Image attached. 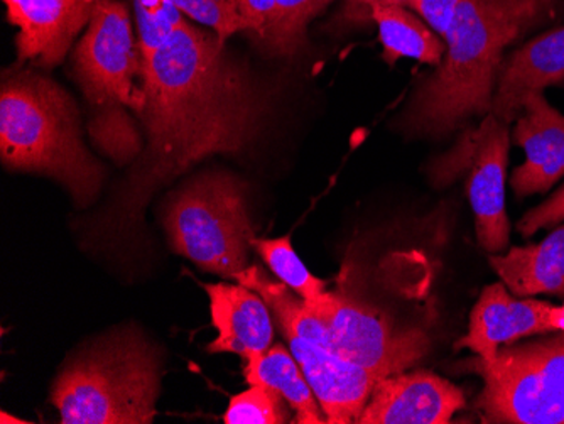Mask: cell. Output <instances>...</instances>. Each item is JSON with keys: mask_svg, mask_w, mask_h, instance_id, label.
<instances>
[{"mask_svg": "<svg viewBox=\"0 0 564 424\" xmlns=\"http://www.w3.org/2000/svg\"><path fill=\"white\" fill-rule=\"evenodd\" d=\"M484 379L485 424H564V331L503 345L492 359L465 362Z\"/></svg>", "mask_w": 564, "mask_h": 424, "instance_id": "obj_7", "label": "cell"}, {"mask_svg": "<svg viewBox=\"0 0 564 424\" xmlns=\"http://www.w3.org/2000/svg\"><path fill=\"white\" fill-rule=\"evenodd\" d=\"M333 0H274V15L258 41L272 56H294L306 44L310 22Z\"/></svg>", "mask_w": 564, "mask_h": 424, "instance_id": "obj_21", "label": "cell"}, {"mask_svg": "<svg viewBox=\"0 0 564 424\" xmlns=\"http://www.w3.org/2000/svg\"><path fill=\"white\" fill-rule=\"evenodd\" d=\"M291 354L312 385L329 424L357 423L366 410L379 376L326 348L290 338Z\"/></svg>", "mask_w": 564, "mask_h": 424, "instance_id": "obj_13", "label": "cell"}, {"mask_svg": "<svg viewBox=\"0 0 564 424\" xmlns=\"http://www.w3.org/2000/svg\"><path fill=\"white\" fill-rule=\"evenodd\" d=\"M490 265L516 296H564V226L543 242L490 254Z\"/></svg>", "mask_w": 564, "mask_h": 424, "instance_id": "obj_17", "label": "cell"}, {"mask_svg": "<svg viewBox=\"0 0 564 424\" xmlns=\"http://www.w3.org/2000/svg\"><path fill=\"white\" fill-rule=\"evenodd\" d=\"M236 281L261 294L286 340L301 338L329 350L325 323L313 315L303 297L297 296L286 284L271 280L259 265H247Z\"/></svg>", "mask_w": 564, "mask_h": 424, "instance_id": "obj_20", "label": "cell"}, {"mask_svg": "<svg viewBox=\"0 0 564 424\" xmlns=\"http://www.w3.org/2000/svg\"><path fill=\"white\" fill-rule=\"evenodd\" d=\"M509 123L487 113L480 126L468 129L446 156L433 164V180L448 185L465 180L481 249L503 254L509 249L510 221L506 210Z\"/></svg>", "mask_w": 564, "mask_h": 424, "instance_id": "obj_8", "label": "cell"}, {"mask_svg": "<svg viewBox=\"0 0 564 424\" xmlns=\"http://www.w3.org/2000/svg\"><path fill=\"white\" fill-rule=\"evenodd\" d=\"M237 8L246 21L247 34L261 40L274 15V0H237Z\"/></svg>", "mask_w": 564, "mask_h": 424, "instance_id": "obj_28", "label": "cell"}, {"mask_svg": "<svg viewBox=\"0 0 564 424\" xmlns=\"http://www.w3.org/2000/svg\"><path fill=\"white\" fill-rule=\"evenodd\" d=\"M186 18L214 31L224 43L237 33H247V24L237 0H171Z\"/></svg>", "mask_w": 564, "mask_h": 424, "instance_id": "obj_25", "label": "cell"}, {"mask_svg": "<svg viewBox=\"0 0 564 424\" xmlns=\"http://www.w3.org/2000/svg\"><path fill=\"white\" fill-rule=\"evenodd\" d=\"M564 221V185H561L546 202L522 215L518 224L519 233L525 239L543 229H551Z\"/></svg>", "mask_w": 564, "mask_h": 424, "instance_id": "obj_26", "label": "cell"}, {"mask_svg": "<svg viewBox=\"0 0 564 424\" xmlns=\"http://www.w3.org/2000/svg\"><path fill=\"white\" fill-rule=\"evenodd\" d=\"M243 378L250 385L275 389L293 410L294 423H328L303 369L284 345H274L268 352L247 359Z\"/></svg>", "mask_w": 564, "mask_h": 424, "instance_id": "obj_19", "label": "cell"}, {"mask_svg": "<svg viewBox=\"0 0 564 424\" xmlns=\"http://www.w3.org/2000/svg\"><path fill=\"white\" fill-rule=\"evenodd\" d=\"M142 151L109 204L85 229V246H139L152 196L215 154H242L261 138L272 95L214 31L186 19L161 50L142 58Z\"/></svg>", "mask_w": 564, "mask_h": 424, "instance_id": "obj_1", "label": "cell"}, {"mask_svg": "<svg viewBox=\"0 0 564 424\" xmlns=\"http://www.w3.org/2000/svg\"><path fill=\"white\" fill-rule=\"evenodd\" d=\"M163 226L173 251L203 271L236 280L247 268L253 227L246 186L228 173H205L166 199Z\"/></svg>", "mask_w": 564, "mask_h": 424, "instance_id": "obj_6", "label": "cell"}, {"mask_svg": "<svg viewBox=\"0 0 564 424\" xmlns=\"http://www.w3.org/2000/svg\"><path fill=\"white\" fill-rule=\"evenodd\" d=\"M367 19L379 30L383 59L394 65L395 59L411 58L424 65L438 66L445 56V41L434 33L426 21L404 6L373 4Z\"/></svg>", "mask_w": 564, "mask_h": 424, "instance_id": "obj_18", "label": "cell"}, {"mask_svg": "<svg viewBox=\"0 0 564 424\" xmlns=\"http://www.w3.org/2000/svg\"><path fill=\"white\" fill-rule=\"evenodd\" d=\"M73 77L90 109L91 141L119 164H131L142 138L131 110L144 107L142 55L131 12L120 0H98L90 24L73 52Z\"/></svg>", "mask_w": 564, "mask_h": 424, "instance_id": "obj_4", "label": "cell"}, {"mask_svg": "<svg viewBox=\"0 0 564 424\" xmlns=\"http://www.w3.org/2000/svg\"><path fill=\"white\" fill-rule=\"evenodd\" d=\"M0 423L25 424V423H30V421L19 420V417L9 416V414L6 413V411H2V414H0Z\"/></svg>", "mask_w": 564, "mask_h": 424, "instance_id": "obj_30", "label": "cell"}, {"mask_svg": "<svg viewBox=\"0 0 564 424\" xmlns=\"http://www.w3.org/2000/svg\"><path fill=\"white\" fill-rule=\"evenodd\" d=\"M134 14L142 58L161 50L188 19L171 0H134Z\"/></svg>", "mask_w": 564, "mask_h": 424, "instance_id": "obj_24", "label": "cell"}, {"mask_svg": "<svg viewBox=\"0 0 564 424\" xmlns=\"http://www.w3.org/2000/svg\"><path fill=\"white\" fill-rule=\"evenodd\" d=\"M325 323L329 352L366 367L380 379L405 372L430 352L431 340L416 327H398L388 316L338 293L306 302Z\"/></svg>", "mask_w": 564, "mask_h": 424, "instance_id": "obj_9", "label": "cell"}, {"mask_svg": "<svg viewBox=\"0 0 564 424\" xmlns=\"http://www.w3.org/2000/svg\"><path fill=\"white\" fill-rule=\"evenodd\" d=\"M557 0H462L443 34L445 56L402 113V131L440 139L492 112L503 52L554 21Z\"/></svg>", "mask_w": 564, "mask_h": 424, "instance_id": "obj_2", "label": "cell"}, {"mask_svg": "<svg viewBox=\"0 0 564 424\" xmlns=\"http://www.w3.org/2000/svg\"><path fill=\"white\" fill-rule=\"evenodd\" d=\"M161 391V356L139 331L123 330L73 357L51 389L63 424H151Z\"/></svg>", "mask_w": 564, "mask_h": 424, "instance_id": "obj_5", "label": "cell"}, {"mask_svg": "<svg viewBox=\"0 0 564 424\" xmlns=\"http://www.w3.org/2000/svg\"><path fill=\"white\" fill-rule=\"evenodd\" d=\"M252 247L264 259L268 268L274 272L281 283L286 284L304 302H315L325 293V283L313 276L310 269L303 264L300 256L294 251L291 237H279V239H256Z\"/></svg>", "mask_w": 564, "mask_h": 424, "instance_id": "obj_22", "label": "cell"}, {"mask_svg": "<svg viewBox=\"0 0 564 424\" xmlns=\"http://www.w3.org/2000/svg\"><path fill=\"white\" fill-rule=\"evenodd\" d=\"M291 406L275 389L250 385L234 395L225 413V424H284L291 421Z\"/></svg>", "mask_w": 564, "mask_h": 424, "instance_id": "obj_23", "label": "cell"}, {"mask_svg": "<svg viewBox=\"0 0 564 424\" xmlns=\"http://www.w3.org/2000/svg\"><path fill=\"white\" fill-rule=\"evenodd\" d=\"M563 80L564 26L534 37L502 62L490 113L510 126L531 95Z\"/></svg>", "mask_w": 564, "mask_h": 424, "instance_id": "obj_15", "label": "cell"}, {"mask_svg": "<svg viewBox=\"0 0 564 424\" xmlns=\"http://www.w3.org/2000/svg\"><path fill=\"white\" fill-rule=\"evenodd\" d=\"M347 2L350 8H354L355 14H362V19H367V12H369L370 6L392 4L411 8V4H413L414 0H347Z\"/></svg>", "mask_w": 564, "mask_h": 424, "instance_id": "obj_29", "label": "cell"}, {"mask_svg": "<svg viewBox=\"0 0 564 424\" xmlns=\"http://www.w3.org/2000/svg\"><path fill=\"white\" fill-rule=\"evenodd\" d=\"M0 160L8 170L55 180L82 208L94 204L106 176L85 145L75 100L31 69H9L2 78Z\"/></svg>", "mask_w": 564, "mask_h": 424, "instance_id": "obj_3", "label": "cell"}, {"mask_svg": "<svg viewBox=\"0 0 564 424\" xmlns=\"http://www.w3.org/2000/svg\"><path fill=\"white\" fill-rule=\"evenodd\" d=\"M556 331H564V303L553 305L531 296H516L500 281L481 291L470 313L467 335L456 341L455 348H468L480 359L489 360L503 345Z\"/></svg>", "mask_w": 564, "mask_h": 424, "instance_id": "obj_10", "label": "cell"}, {"mask_svg": "<svg viewBox=\"0 0 564 424\" xmlns=\"http://www.w3.org/2000/svg\"><path fill=\"white\" fill-rule=\"evenodd\" d=\"M8 21L18 28L15 47L21 62L53 68L65 58L90 24L98 0H2Z\"/></svg>", "mask_w": 564, "mask_h": 424, "instance_id": "obj_12", "label": "cell"}, {"mask_svg": "<svg viewBox=\"0 0 564 424\" xmlns=\"http://www.w3.org/2000/svg\"><path fill=\"white\" fill-rule=\"evenodd\" d=\"M459 2L462 0H414L409 9H413L417 15L426 21L427 26L434 33H438L443 37Z\"/></svg>", "mask_w": 564, "mask_h": 424, "instance_id": "obj_27", "label": "cell"}, {"mask_svg": "<svg viewBox=\"0 0 564 424\" xmlns=\"http://www.w3.org/2000/svg\"><path fill=\"white\" fill-rule=\"evenodd\" d=\"M512 138L525 154L524 163L510 176L519 198L547 192L564 178V116L543 94L525 100Z\"/></svg>", "mask_w": 564, "mask_h": 424, "instance_id": "obj_14", "label": "cell"}, {"mask_svg": "<svg viewBox=\"0 0 564 424\" xmlns=\"http://www.w3.org/2000/svg\"><path fill=\"white\" fill-rule=\"evenodd\" d=\"M464 407V391L453 382L413 370L380 379L357 423L448 424Z\"/></svg>", "mask_w": 564, "mask_h": 424, "instance_id": "obj_11", "label": "cell"}, {"mask_svg": "<svg viewBox=\"0 0 564 424\" xmlns=\"http://www.w3.org/2000/svg\"><path fill=\"white\" fill-rule=\"evenodd\" d=\"M210 297V313L218 335L210 354H237L243 360L261 356L274 338L271 309L261 294L242 284H205Z\"/></svg>", "mask_w": 564, "mask_h": 424, "instance_id": "obj_16", "label": "cell"}]
</instances>
